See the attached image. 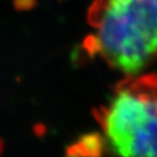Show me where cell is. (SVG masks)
<instances>
[{
	"mask_svg": "<svg viewBox=\"0 0 157 157\" xmlns=\"http://www.w3.org/2000/svg\"><path fill=\"white\" fill-rule=\"evenodd\" d=\"M87 21L111 68L132 75L157 57V0H94Z\"/></svg>",
	"mask_w": 157,
	"mask_h": 157,
	"instance_id": "cell-1",
	"label": "cell"
},
{
	"mask_svg": "<svg viewBox=\"0 0 157 157\" xmlns=\"http://www.w3.org/2000/svg\"><path fill=\"white\" fill-rule=\"evenodd\" d=\"M33 131H34L35 135L38 137H42L46 134L47 132V128L44 123H36V124L33 127Z\"/></svg>",
	"mask_w": 157,
	"mask_h": 157,
	"instance_id": "cell-6",
	"label": "cell"
},
{
	"mask_svg": "<svg viewBox=\"0 0 157 157\" xmlns=\"http://www.w3.org/2000/svg\"><path fill=\"white\" fill-rule=\"evenodd\" d=\"M105 151V139L98 132L85 133L78 142L67 147L68 156H101Z\"/></svg>",
	"mask_w": 157,
	"mask_h": 157,
	"instance_id": "cell-3",
	"label": "cell"
},
{
	"mask_svg": "<svg viewBox=\"0 0 157 157\" xmlns=\"http://www.w3.org/2000/svg\"><path fill=\"white\" fill-rule=\"evenodd\" d=\"M3 151H5V141H3V139L0 137V155L2 154Z\"/></svg>",
	"mask_w": 157,
	"mask_h": 157,
	"instance_id": "cell-7",
	"label": "cell"
},
{
	"mask_svg": "<svg viewBox=\"0 0 157 157\" xmlns=\"http://www.w3.org/2000/svg\"><path fill=\"white\" fill-rule=\"evenodd\" d=\"M37 6V0H13V7L17 11H29Z\"/></svg>",
	"mask_w": 157,
	"mask_h": 157,
	"instance_id": "cell-5",
	"label": "cell"
},
{
	"mask_svg": "<svg viewBox=\"0 0 157 157\" xmlns=\"http://www.w3.org/2000/svg\"><path fill=\"white\" fill-rule=\"evenodd\" d=\"M58 1H61V0H58Z\"/></svg>",
	"mask_w": 157,
	"mask_h": 157,
	"instance_id": "cell-8",
	"label": "cell"
},
{
	"mask_svg": "<svg viewBox=\"0 0 157 157\" xmlns=\"http://www.w3.org/2000/svg\"><path fill=\"white\" fill-rule=\"evenodd\" d=\"M81 47L83 49V52L91 58L95 57L97 54H101V52H103V43H101V38L98 35L94 34L85 36Z\"/></svg>",
	"mask_w": 157,
	"mask_h": 157,
	"instance_id": "cell-4",
	"label": "cell"
},
{
	"mask_svg": "<svg viewBox=\"0 0 157 157\" xmlns=\"http://www.w3.org/2000/svg\"><path fill=\"white\" fill-rule=\"evenodd\" d=\"M116 154L157 156V74L127 78L108 107L94 110Z\"/></svg>",
	"mask_w": 157,
	"mask_h": 157,
	"instance_id": "cell-2",
	"label": "cell"
}]
</instances>
